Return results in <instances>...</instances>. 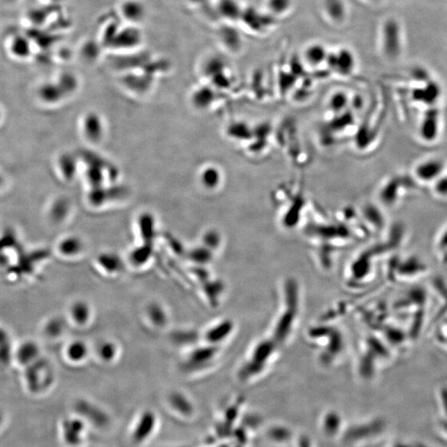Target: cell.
I'll return each instance as SVG.
<instances>
[{"label":"cell","instance_id":"obj_1","mask_svg":"<svg viewBox=\"0 0 447 447\" xmlns=\"http://www.w3.org/2000/svg\"><path fill=\"white\" fill-rule=\"evenodd\" d=\"M282 308L277 317L271 338L283 346L295 329L300 313V289L296 280L289 279L284 283Z\"/></svg>","mask_w":447,"mask_h":447},{"label":"cell","instance_id":"obj_2","mask_svg":"<svg viewBox=\"0 0 447 447\" xmlns=\"http://www.w3.org/2000/svg\"><path fill=\"white\" fill-rule=\"evenodd\" d=\"M279 348V344L271 338L259 340L243 361L238 369V378L241 381H249L266 371L274 360Z\"/></svg>","mask_w":447,"mask_h":447},{"label":"cell","instance_id":"obj_3","mask_svg":"<svg viewBox=\"0 0 447 447\" xmlns=\"http://www.w3.org/2000/svg\"><path fill=\"white\" fill-rule=\"evenodd\" d=\"M220 347L205 344L195 347L182 362V369L187 373H197L209 369L216 363L220 355Z\"/></svg>","mask_w":447,"mask_h":447},{"label":"cell","instance_id":"obj_4","mask_svg":"<svg viewBox=\"0 0 447 447\" xmlns=\"http://www.w3.org/2000/svg\"><path fill=\"white\" fill-rule=\"evenodd\" d=\"M234 323L231 320H223L209 327L203 338L207 344L220 347L229 339L234 331Z\"/></svg>","mask_w":447,"mask_h":447},{"label":"cell","instance_id":"obj_5","mask_svg":"<svg viewBox=\"0 0 447 447\" xmlns=\"http://www.w3.org/2000/svg\"><path fill=\"white\" fill-rule=\"evenodd\" d=\"M322 8L323 15L331 24H342L347 18L348 8L344 0H323Z\"/></svg>","mask_w":447,"mask_h":447},{"label":"cell","instance_id":"obj_6","mask_svg":"<svg viewBox=\"0 0 447 447\" xmlns=\"http://www.w3.org/2000/svg\"><path fill=\"white\" fill-rule=\"evenodd\" d=\"M444 167V164L439 159H428L417 165L415 175L421 182H435L442 176Z\"/></svg>","mask_w":447,"mask_h":447},{"label":"cell","instance_id":"obj_7","mask_svg":"<svg viewBox=\"0 0 447 447\" xmlns=\"http://www.w3.org/2000/svg\"><path fill=\"white\" fill-rule=\"evenodd\" d=\"M17 363L25 367L36 363L41 358V349L36 342L33 340H26L21 343L15 353Z\"/></svg>","mask_w":447,"mask_h":447},{"label":"cell","instance_id":"obj_8","mask_svg":"<svg viewBox=\"0 0 447 447\" xmlns=\"http://www.w3.org/2000/svg\"><path fill=\"white\" fill-rule=\"evenodd\" d=\"M97 266L105 274L116 276L121 274L125 270V263L123 258L113 252H104L97 257Z\"/></svg>","mask_w":447,"mask_h":447},{"label":"cell","instance_id":"obj_9","mask_svg":"<svg viewBox=\"0 0 447 447\" xmlns=\"http://www.w3.org/2000/svg\"><path fill=\"white\" fill-rule=\"evenodd\" d=\"M68 313L76 326L84 327L91 323L93 310L87 301L76 300L71 304Z\"/></svg>","mask_w":447,"mask_h":447},{"label":"cell","instance_id":"obj_10","mask_svg":"<svg viewBox=\"0 0 447 447\" xmlns=\"http://www.w3.org/2000/svg\"><path fill=\"white\" fill-rule=\"evenodd\" d=\"M327 62L331 63V66L335 65L336 69L342 70V74L350 73L356 66L354 54L351 51L344 48L330 52Z\"/></svg>","mask_w":447,"mask_h":447},{"label":"cell","instance_id":"obj_11","mask_svg":"<svg viewBox=\"0 0 447 447\" xmlns=\"http://www.w3.org/2000/svg\"><path fill=\"white\" fill-rule=\"evenodd\" d=\"M146 316L150 325L156 329H164L168 325L169 313L160 302L152 301L146 308Z\"/></svg>","mask_w":447,"mask_h":447},{"label":"cell","instance_id":"obj_12","mask_svg":"<svg viewBox=\"0 0 447 447\" xmlns=\"http://www.w3.org/2000/svg\"><path fill=\"white\" fill-rule=\"evenodd\" d=\"M89 355L88 344L82 340H74L65 348L66 359L71 364L79 365L86 361Z\"/></svg>","mask_w":447,"mask_h":447},{"label":"cell","instance_id":"obj_13","mask_svg":"<svg viewBox=\"0 0 447 447\" xmlns=\"http://www.w3.org/2000/svg\"><path fill=\"white\" fill-rule=\"evenodd\" d=\"M329 53L330 52L326 48V46L319 44V42H314V44L306 46L304 49V57L305 61L309 65L318 66L328 61Z\"/></svg>","mask_w":447,"mask_h":447},{"label":"cell","instance_id":"obj_14","mask_svg":"<svg viewBox=\"0 0 447 447\" xmlns=\"http://www.w3.org/2000/svg\"><path fill=\"white\" fill-rule=\"evenodd\" d=\"M84 245L82 240L78 237H67L64 238L58 245L59 254L65 258H76L82 254Z\"/></svg>","mask_w":447,"mask_h":447},{"label":"cell","instance_id":"obj_15","mask_svg":"<svg viewBox=\"0 0 447 447\" xmlns=\"http://www.w3.org/2000/svg\"><path fill=\"white\" fill-rule=\"evenodd\" d=\"M119 349L118 344L113 340H105L98 344L96 356L105 364L113 363L118 358Z\"/></svg>","mask_w":447,"mask_h":447},{"label":"cell","instance_id":"obj_16","mask_svg":"<svg viewBox=\"0 0 447 447\" xmlns=\"http://www.w3.org/2000/svg\"><path fill=\"white\" fill-rule=\"evenodd\" d=\"M438 132V113L432 110L426 114L423 123L420 126V134L427 141L436 138Z\"/></svg>","mask_w":447,"mask_h":447},{"label":"cell","instance_id":"obj_17","mask_svg":"<svg viewBox=\"0 0 447 447\" xmlns=\"http://www.w3.org/2000/svg\"><path fill=\"white\" fill-rule=\"evenodd\" d=\"M202 291L211 305L216 306L218 304L220 297L224 291V284L220 280L211 278L202 283Z\"/></svg>","mask_w":447,"mask_h":447},{"label":"cell","instance_id":"obj_18","mask_svg":"<svg viewBox=\"0 0 447 447\" xmlns=\"http://www.w3.org/2000/svg\"><path fill=\"white\" fill-rule=\"evenodd\" d=\"M122 12L126 19L133 23L141 22L146 15L143 4L134 0H130L122 4Z\"/></svg>","mask_w":447,"mask_h":447},{"label":"cell","instance_id":"obj_19","mask_svg":"<svg viewBox=\"0 0 447 447\" xmlns=\"http://www.w3.org/2000/svg\"><path fill=\"white\" fill-rule=\"evenodd\" d=\"M293 0H266V12L274 18L286 16L291 12Z\"/></svg>","mask_w":447,"mask_h":447},{"label":"cell","instance_id":"obj_20","mask_svg":"<svg viewBox=\"0 0 447 447\" xmlns=\"http://www.w3.org/2000/svg\"><path fill=\"white\" fill-rule=\"evenodd\" d=\"M152 250L150 245H143L132 251L129 256L131 266L142 268L146 266L152 258Z\"/></svg>","mask_w":447,"mask_h":447},{"label":"cell","instance_id":"obj_21","mask_svg":"<svg viewBox=\"0 0 447 447\" xmlns=\"http://www.w3.org/2000/svg\"><path fill=\"white\" fill-rule=\"evenodd\" d=\"M189 259L194 266H207L212 261V250L208 248L193 249L189 252Z\"/></svg>","mask_w":447,"mask_h":447},{"label":"cell","instance_id":"obj_22","mask_svg":"<svg viewBox=\"0 0 447 447\" xmlns=\"http://www.w3.org/2000/svg\"><path fill=\"white\" fill-rule=\"evenodd\" d=\"M66 326L61 318H53L46 323L45 332L46 335L51 338H59L65 332Z\"/></svg>","mask_w":447,"mask_h":447},{"label":"cell","instance_id":"obj_23","mask_svg":"<svg viewBox=\"0 0 447 447\" xmlns=\"http://www.w3.org/2000/svg\"><path fill=\"white\" fill-rule=\"evenodd\" d=\"M198 335L194 331H178L173 335L174 342L179 344H193L197 342Z\"/></svg>","mask_w":447,"mask_h":447},{"label":"cell","instance_id":"obj_24","mask_svg":"<svg viewBox=\"0 0 447 447\" xmlns=\"http://www.w3.org/2000/svg\"><path fill=\"white\" fill-rule=\"evenodd\" d=\"M434 191L441 198H447V177L441 176L434 182Z\"/></svg>","mask_w":447,"mask_h":447}]
</instances>
